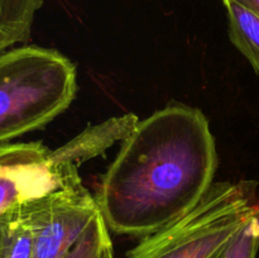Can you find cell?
<instances>
[{"label":"cell","mask_w":259,"mask_h":258,"mask_svg":"<svg viewBox=\"0 0 259 258\" xmlns=\"http://www.w3.org/2000/svg\"><path fill=\"white\" fill-rule=\"evenodd\" d=\"M228 15L229 38L259 75V17L238 3L223 2Z\"/></svg>","instance_id":"obj_8"},{"label":"cell","mask_w":259,"mask_h":258,"mask_svg":"<svg viewBox=\"0 0 259 258\" xmlns=\"http://www.w3.org/2000/svg\"><path fill=\"white\" fill-rule=\"evenodd\" d=\"M23 207L33 233L32 258H62L99 212L82 182L57 187Z\"/></svg>","instance_id":"obj_4"},{"label":"cell","mask_w":259,"mask_h":258,"mask_svg":"<svg viewBox=\"0 0 259 258\" xmlns=\"http://www.w3.org/2000/svg\"><path fill=\"white\" fill-rule=\"evenodd\" d=\"M43 0H0V53L30 37Z\"/></svg>","instance_id":"obj_7"},{"label":"cell","mask_w":259,"mask_h":258,"mask_svg":"<svg viewBox=\"0 0 259 258\" xmlns=\"http://www.w3.org/2000/svg\"><path fill=\"white\" fill-rule=\"evenodd\" d=\"M215 139L201 110L175 104L139 120L95 199L109 230L147 237L191 211L212 186Z\"/></svg>","instance_id":"obj_1"},{"label":"cell","mask_w":259,"mask_h":258,"mask_svg":"<svg viewBox=\"0 0 259 258\" xmlns=\"http://www.w3.org/2000/svg\"><path fill=\"white\" fill-rule=\"evenodd\" d=\"M57 187L51 149L42 142L0 144V215Z\"/></svg>","instance_id":"obj_5"},{"label":"cell","mask_w":259,"mask_h":258,"mask_svg":"<svg viewBox=\"0 0 259 258\" xmlns=\"http://www.w3.org/2000/svg\"><path fill=\"white\" fill-rule=\"evenodd\" d=\"M62 258H114L110 233L100 210Z\"/></svg>","instance_id":"obj_10"},{"label":"cell","mask_w":259,"mask_h":258,"mask_svg":"<svg viewBox=\"0 0 259 258\" xmlns=\"http://www.w3.org/2000/svg\"><path fill=\"white\" fill-rule=\"evenodd\" d=\"M259 250V204L217 258H257Z\"/></svg>","instance_id":"obj_11"},{"label":"cell","mask_w":259,"mask_h":258,"mask_svg":"<svg viewBox=\"0 0 259 258\" xmlns=\"http://www.w3.org/2000/svg\"><path fill=\"white\" fill-rule=\"evenodd\" d=\"M76 90L75 66L57 51L22 46L0 53V144L47 125Z\"/></svg>","instance_id":"obj_2"},{"label":"cell","mask_w":259,"mask_h":258,"mask_svg":"<svg viewBox=\"0 0 259 258\" xmlns=\"http://www.w3.org/2000/svg\"><path fill=\"white\" fill-rule=\"evenodd\" d=\"M33 233L23 204L0 215V258H32Z\"/></svg>","instance_id":"obj_9"},{"label":"cell","mask_w":259,"mask_h":258,"mask_svg":"<svg viewBox=\"0 0 259 258\" xmlns=\"http://www.w3.org/2000/svg\"><path fill=\"white\" fill-rule=\"evenodd\" d=\"M222 2H227V0H222ZM230 2L243 5V7L249 9L250 12H253L259 17V0H230Z\"/></svg>","instance_id":"obj_12"},{"label":"cell","mask_w":259,"mask_h":258,"mask_svg":"<svg viewBox=\"0 0 259 258\" xmlns=\"http://www.w3.org/2000/svg\"><path fill=\"white\" fill-rule=\"evenodd\" d=\"M138 121V116L133 113L106 119L103 123L88 126L60 148L51 151V163L58 187L82 182L78 172L80 167L114 144L121 143Z\"/></svg>","instance_id":"obj_6"},{"label":"cell","mask_w":259,"mask_h":258,"mask_svg":"<svg viewBox=\"0 0 259 258\" xmlns=\"http://www.w3.org/2000/svg\"><path fill=\"white\" fill-rule=\"evenodd\" d=\"M253 180L212 184L176 222L143 238L126 258H217L259 204Z\"/></svg>","instance_id":"obj_3"}]
</instances>
